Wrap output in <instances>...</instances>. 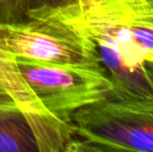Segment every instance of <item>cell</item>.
<instances>
[{"instance_id":"cell-1","label":"cell","mask_w":153,"mask_h":152,"mask_svg":"<svg viewBox=\"0 0 153 152\" xmlns=\"http://www.w3.org/2000/svg\"><path fill=\"white\" fill-rule=\"evenodd\" d=\"M62 22L94 45L114 87L153 93V0H69L27 14Z\"/></svg>"},{"instance_id":"cell-2","label":"cell","mask_w":153,"mask_h":152,"mask_svg":"<svg viewBox=\"0 0 153 152\" xmlns=\"http://www.w3.org/2000/svg\"><path fill=\"white\" fill-rule=\"evenodd\" d=\"M68 152H153V93L114 87L71 116Z\"/></svg>"},{"instance_id":"cell-3","label":"cell","mask_w":153,"mask_h":152,"mask_svg":"<svg viewBox=\"0 0 153 152\" xmlns=\"http://www.w3.org/2000/svg\"><path fill=\"white\" fill-rule=\"evenodd\" d=\"M17 63L44 108L65 122H71L76 110L100 100L113 89L101 64L59 65L20 57Z\"/></svg>"},{"instance_id":"cell-4","label":"cell","mask_w":153,"mask_h":152,"mask_svg":"<svg viewBox=\"0 0 153 152\" xmlns=\"http://www.w3.org/2000/svg\"><path fill=\"white\" fill-rule=\"evenodd\" d=\"M0 39L4 47L20 59L59 65L101 64L89 40L52 19L0 23Z\"/></svg>"},{"instance_id":"cell-5","label":"cell","mask_w":153,"mask_h":152,"mask_svg":"<svg viewBox=\"0 0 153 152\" xmlns=\"http://www.w3.org/2000/svg\"><path fill=\"white\" fill-rule=\"evenodd\" d=\"M0 89L16 101L30 125L39 152H68L73 140L71 122L52 116L44 108L20 71L17 57L0 39Z\"/></svg>"},{"instance_id":"cell-6","label":"cell","mask_w":153,"mask_h":152,"mask_svg":"<svg viewBox=\"0 0 153 152\" xmlns=\"http://www.w3.org/2000/svg\"><path fill=\"white\" fill-rule=\"evenodd\" d=\"M39 152L36 140L23 112L0 89V152Z\"/></svg>"},{"instance_id":"cell-7","label":"cell","mask_w":153,"mask_h":152,"mask_svg":"<svg viewBox=\"0 0 153 152\" xmlns=\"http://www.w3.org/2000/svg\"><path fill=\"white\" fill-rule=\"evenodd\" d=\"M69 0H0V23L20 22L36 8L57 6Z\"/></svg>"},{"instance_id":"cell-8","label":"cell","mask_w":153,"mask_h":152,"mask_svg":"<svg viewBox=\"0 0 153 152\" xmlns=\"http://www.w3.org/2000/svg\"><path fill=\"white\" fill-rule=\"evenodd\" d=\"M146 69H147V72H148V74H149L150 78H151L153 81V65H147L146 66Z\"/></svg>"}]
</instances>
